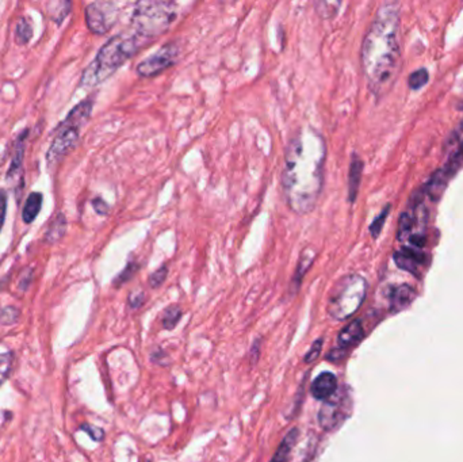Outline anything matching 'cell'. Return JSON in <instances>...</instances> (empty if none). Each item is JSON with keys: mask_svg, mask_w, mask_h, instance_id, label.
<instances>
[{"mask_svg": "<svg viewBox=\"0 0 463 462\" xmlns=\"http://www.w3.org/2000/svg\"><path fill=\"white\" fill-rule=\"evenodd\" d=\"M326 144L323 135L304 126L294 132L285 151L282 191L289 209L305 216L317 206L323 186Z\"/></svg>", "mask_w": 463, "mask_h": 462, "instance_id": "6da1fadb", "label": "cell"}, {"mask_svg": "<svg viewBox=\"0 0 463 462\" xmlns=\"http://www.w3.org/2000/svg\"><path fill=\"white\" fill-rule=\"evenodd\" d=\"M400 59V6L384 3L366 33L360 53L371 93L377 96L387 93L399 74Z\"/></svg>", "mask_w": 463, "mask_h": 462, "instance_id": "7a4b0ae2", "label": "cell"}, {"mask_svg": "<svg viewBox=\"0 0 463 462\" xmlns=\"http://www.w3.org/2000/svg\"><path fill=\"white\" fill-rule=\"evenodd\" d=\"M149 43L141 38L133 30L122 31L101 47L99 53L93 64L84 71L81 84L86 87H93L113 75L124 62L133 57L139 49L148 45Z\"/></svg>", "mask_w": 463, "mask_h": 462, "instance_id": "3957f363", "label": "cell"}, {"mask_svg": "<svg viewBox=\"0 0 463 462\" xmlns=\"http://www.w3.org/2000/svg\"><path fill=\"white\" fill-rule=\"evenodd\" d=\"M176 3L160 0H142L136 3L132 13V30L141 38L152 43L170 29L176 18Z\"/></svg>", "mask_w": 463, "mask_h": 462, "instance_id": "277c9868", "label": "cell"}, {"mask_svg": "<svg viewBox=\"0 0 463 462\" xmlns=\"http://www.w3.org/2000/svg\"><path fill=\"white\" fill-rule=\"evenodd\" d=\"M367 282L359 274H348L333 286L328 300V313L335 320H345L363 304Z\"/></svg>", "mask_w": 463, "mask_h": 462, "instance_id": "5b68a950", "label": "cell"}, {"mask_svg": "<svg viewBox=\"0 0 463 462\" xmlns=\"http://www.w3.org/2000/svg\"><path fill=\"white\" fill-rule=\"evenodd\" d=\"M91 111H93V101L88 99L79 103L76 108L69 113L65 123H62L56 139L53 140L52 147L49 148L47 152L49 163L57 162L60 157L75 147L79 139V130L88 120Z\"/></svg>", "mask_w": 463, "mask_h": 462, "instance_id": "8992f818", "label": "cell"}, {"mask_svg": "<svg viewBox=\"0 0 463 462\" xmlns=\"http://www.w3.org/2000/svg\"><path fill=\"white\" fill-rule=\"evenodd\" d=\"M118 6L113 1H95L86 9V21L95 34L108 33L118 18Z\"/></svg>", "mask_w": 463, "mask_h": 462, "instance_id": "52a82bcc", "label": "cell"}, {"mask_svg": "<svg viewBox=\"0 0 463 462\" xmlns=\"http://www.w3.org/2000/svg\"><path fill=\"white\" fill-rule=\"evenodd\" d=\"M179 56V47L176 43H170L154 52L152 56L137 65V74L142 77H157L167 68L172 67Z\"/></svg>", "mask_w": 463, "mask_h": 462, "instance_id": "ba28073f", "label": "cell"}, {"mask_svg": "<svg viewBox=\"0 0 463 462\" xmlns=\"http://www.w3.org/2000/svg\"><path fill=\"white\" fill-rule=\"evenodd\" d=\"M345 415L347 414L343 398L333 395L323 404L319 412V423L324 430H335L345 419Z\"/></svg>", "mask_w": 463, "mask_h": 462, "instance_id": "9c48e42d", "label": "cell"}, {"mask_svg": "<svg viewBox=\"0 0 463 462\" xmlns=\"http://www.w3.org/2000/svg\"><path fill=\"white\" fill-rule=\"evenodd\" d=\"M338 390V378L333 373L324 371L321 373L310 386L311 395L319 400H328L331 399Z\"/></svg>", "mask_w": 463, "mask_h": 462, "instance_id": "30bf717a", "label": "cell"}, {"mask_svg": "<svg viewBox=\"0 0 463 462\" xmlns=\"http://www.w3.org/2000/svg\"><path fill=\"white\" fill-rule=\"evenodd\" d=\"M316 255H317V251L314 248H305L301 252L299 259H298V263H297L295 274H294L293 281H292V292H293V294L295 292H298L302 279H304L305 274L308 273L309 269L311 267V264H313L314 259H316Z\"/></svg>", "mask_w": 463, "mask_h": 462, "instance_id": "8fae6325", "label": "cell"}, {"mask_svg": "<svg viewBox=\"0 0 463 462\" xmlns=\"http://www.w3.org/2000/svg\"><path fill=\"white\" fill-rule=\"evenodd\" d=\"M362 338H363V325H362V322L360 320H354V322L347 324L340 331L339 337H338L339 349L347 350L351 346L356 344Z\"/></svg>", "mask_w": 463, "mask_h": 462, "instance_id": "7c38bea8", "label": "cell"}, {"mask_svg": "<svg viewBox=\"0 0 463 462\" xmlns=\"http://www.w3.org/2000/svg\"><path fill=\"white\" fill-rule=\"evenodd\" d=\"M394 262L402 270L415 274L418 263L423 262V255L418 249L404 248L401 251H397L394 254Z\"/></svg>", "mask_w": 463, "mask_h": 462, "instance_id": "4fadbf2b", "label": "cell"}, {"mask_svg": "<svg viewBox=\"0 0 463 462\" xmlns=\"http://www.w3.org/2000/svg\"><path fill=\"white\" fill-rule=\"evenodd\" d=\"M363 172V162L358 154H353L351 164H350V175H348V201L353 203L355 202L358 193H359V185L362 179Z\"/></svg>", "mask_w": 463, "mask_h": 462, "instance_id": "5bb4252c", "label": "cell"}, {"mask_svg": "<svg viewBox=\"0 0 463 462\" xmlns=\"http://www.w3.org/2000/svg\"><path fill=\"white\" fill-rule=\"evenodd\" d=\"M416 293L409 285H401L391 291L390 294V308L393 312H399L406 308L415 298Z\"/></svg>", "mask_w": 463, "mask_h": 462, "instance_id": "9a60e30c", "label": "cell"}, {"mask_svg": "<svg viewBox=\"0 0 463 462\" xmlns=\"http://www.w3.org/2000/svg\"><path fill=\"white\" fill-rule=\"evenodd\" d=\"M448 176L443 170H438L430 179V182L425 186V191L430 196V198L433 201L440 200L443 196L448 184Z\"/></svg>", "mask_w": 463, "mask_h": 462, "instance_id": "2e32d148", "label": "cell"}, {"mask_svg": "<svg viewBox=\"0 0 463 462\" xmlns=\"http://www.w3.org/2000/svg\"><path fill=\"white\" fill-rule=\"evenodd\" d=\"M298 435H299V432L298 429H292L290 432L286 434V436L283 438V441L280 442L279 445L278 450L275 451L274 457L271 458L270 462H287L289 461V457L292 454V449H293L297 439H298Z\"/></svg>", "mask_w": 463, "mask_h": 462, "instance_id": "e0dca14e", "label": "cell"}, {"mask_svg": "<svg viewBox=\"0 0 463 462\" xmlns=\"http://www.w3.org/2000/svg\"><path fill=\"white\" fill-rule=\"evenodd\" d=\"M416 230V218H415V212L413 210H406L402 213L399 221V240H408L411 236L415 233Z\"/></svg>", "mask_w": 463, "mask_h": 462, "instance_id": "ac0fdd59", "label": "cell"}, {"mask_svg": "<svg viewBox=\"0 0 463 462\" xmlns=\"http://www.w3.org/2000/svg\"><path fill=\"white\" fill-rule=\"evenodd\" d=\"M41 206H42V194L40 193H33L30 197L26 201V205L23 208V220L25 222H31L34 221V218L38 216L40 210H41Z\"/></svg>", "mask_w": 463, "mask_h": 462, "instance_id": "d6986e66", "label": "cell"}, {"mask_svg": "<svg viewBox=\"0 0 463 462\" xmlns=\"http://www.w3.org/2000/svg\"><path fill=\"white\" fill-rule=\"evenodd\" d=\"M463 167V141L457 147V150L450 156L447 166L443 169L448 176V179H451L452 176L457 175V172L461 170Z\"/></svg>", "mask_w": 463, "mask_h": 462, "instance_id": "ffe728a7", "label": "cell"}, {"mask_svg": "<svg viewBox=\"0 0 463 462\" xmlns=\"http://www.w3.org/2000/svg\"><path fill=\"white\" fill-rule=\"evenodd\" d=\"M181 317H182V309L179 308L178 305H171L163 313V319H161L163 327L168 331L173 329L176 327V324L179 323Z\"/></svg>", "mask_w": 463, "mask_h": 462, "instance_id": "44dd1931", "label": "cell"}, {"mask_svg": "<svg viewBox=\"0 0 463 462\" xmlns=\"http://www.w3.org/2000/svg\"><path fill=\"white\" fill-rule=\"evenodd\" d=\"M430 80V74L427 69L421 68L415 71L411 77H409V87L412 90H418L421 87H424Z\"/></svg>", "mask_w": 463, "mask_h": 462, "instance_id": "7402d4cb", "label": "cell"}, {"mask_svg": "<svg viewBox=\"0 0 463 462\" xmlns=\"http://www.w3.org/2000/svg\"><path fill=\"white\" fill-rule=\"evenodd\" d=\"M389 212H390V206H386L385 209L382 210V213L377 217L375 221L371 224L370 232L372 237H378V236H379V233H381L382 228H384L386 217L389 215Z\"/></svg>", "mask_w": 463, "mask_h": 462, "instance_id": "603a6c76", "label": "cell"}, {"mask_svg": "<svg viewBox=\"0 0 463 462\" xmlns=\"http://www.w3.org/2000/svg\"><path fill=\"white\" fill-rule=\"evenodd\" d=\"M11 359H13V356L8 353L0 354V384H3L6 381V378L8 377V374H10Z\"/></svg>", "mask_w": 463, "mask_h": 462, "instance_id": "cb8c5ba5", "label": "cell"}, {"mask_svg": "<svg viewBox=\"0 0 463 462\" xmlns=\"http://www.w3.org/2000/svg\"><path fill=\"white\" fill-rule=\"evenodd\" d=\"M31 37V28L30 25L22 19L19 23H18V28H16V40L22 44L28 43L30 40Z\"/></svg>", "mask_w": 463, "mask_h": 462, "instance_id": "d4e9b609", "label": "cell"}, {"mask_svg": "<svg viewBox=\"0 0 463 462\" xmlns=\"http://www.w3.org/2000/svg\"><path fill=\"white\" fill-rule=\"evenodd\" d=\"M167 276H168V267L161 266L159 270H156L154 274L149 277L151 288H159L160 285H163V282L166 281Z\"/></svg>", "mask_w": 463, "mask_h": 462, "instance_id": "484cf974", "label": "cell"}, {"mask_svg": "<svg viewBox=\"0 0 463 462\" xmlns=\"http://www.w3.org/2000/svg\"><path fill=\"white\" fill-rule=\"evenodd\" d=\"M323 342H324L323 339L314 340V343L309 349L308 354H307L305 359H304L305 364H311L313 361H316L319 358V355H320L321 350H323V344H324Z\"/></svg>", "mask_w": 463, "mask_h": 462, "instance_id": "4316f807", "label": "cell"}, {"mask_svg": "<svg viewBox=\"0 0 463 462\" xmlns=\"http://www.w3.org/2000/svg\"><path fill=\"white\" fill-rule=\"evenodd\" d=\"M18 310L16 308H4L0 310V323L11 324L18 319Z\"/></svg>", "mask_w": 463, "mask_h": 462, "instance_id": "83f0119b", "label": "cell"}, {"mask_svg": "<svg viewBox=\"0 0 463 462\" xmlns=\"http://www.w3.org/2000/svg\"><path fill=\"white\" fill-rule=\"evenodd\" d=\"M83 432H87L93 441H102L103 436H105V432L102 429H98V427H93L91 424H83L80 427Z\"/></svg>", "mask_w": 463, "mask_h": 462, "instance_id": "f1b7e54d", "label": "cell"}, {"mask_svg": "<svg viewBox=\"0 0 463 462\" xmlns=\"http://www.w3.org/2000/svg\"><path fill=\"white\" fill-rule=\"evenodd\" d=\"M136 270H137V264H135V263L127 264V267L125 269L124 273L117 279V283L120 285V283H125L126 281H129L130 278L136 274Z\"/></svg>", "mask_w": 463, "mask_h": 462, "instance_id": "f546056e", "label": "cell"}, {"mask_svg": "<svg viewBox=\"0 0 463 462\" xmlns=\"http://www.w3.org/2000/svg\"><path fill=\"white\" fill-rule=\"evenodd\" d=\"M144 298H145L144 293H133V294L130 295V298H129V304H130V307H132V308H139V307L142 305V303H144Z\"/></svg>", "mask_w": 463, "mask_h": 462, "instance_id": "4dcf8cb0", "label": "cell"}, {"mask_svg": "<svg viewBox=\"0 0 463 462\" xmlns=\"http://www.w3.org/2000/svg\"><path fill=\"white\" fill-rule=\"evenodd\" d=\"M93 208H95V210H96V213H99V215H102V216L108 215V205L105 202V201L102 200V198H96V200L93 201Z\"/></svg>", "mask_w": 463, "mask_h": 462, "instance_id": "1f68e13d", "label": "cell"}, {"mask_svg": "<svg viewBox=\"0 0 463 462\" xmlns=\"http://www.w3.org/2000/svg\"><path fill=\"white\" fill-rule=\"evenodd\" d=\"M6 209H7V197H6L4 191H0V230H1L3 222H4Z\"/></svg>", "mask_w": 463, "mask_h": 462, "instance_id": "d6a6232c", "label": "cell"}]
</instances>
